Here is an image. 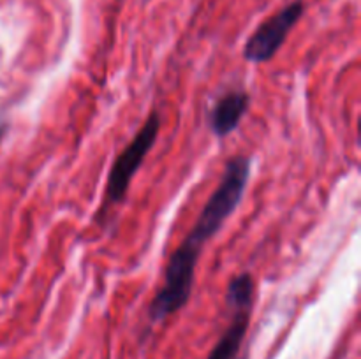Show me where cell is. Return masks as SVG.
Returning <instances> with one entry per match:
<instances>
[{
  "label": "cell",
  "mask_w": 361,
  "mask_h": 359,
  "mask_svg": "<svg viewBox=\"0 0 361 359\" xmlns=\"http://www.w3.org/2000/svg\"><path fill=\"white\" fill-rule=\"evenodd\" d=\"M159 130H161V115L157 111H152L147 116L143 125H141V129L134 134L130 143L115 158L111 169H109L104 199H102L101 210L97 213V222H101L113 208H116L120 203L126 201L127 190L133 183L134 175H136L147 155L154 148Z\"/></svg>",
  "instance_id": "2"
},
{
  "label": "cell",
  "mask_w": 361,
  "mask_h": 359,
  "mask_svg": "<svg viewBox=\"0 0 361 359\" xmlns=\"http://www.w3.org/2000/svg\"><path fill=\"white\" fill-rule=\"evenodd\" d=\"M256 284L250 273L233 277L226 291V305L231 312V320L207 359H245L242 355L243 340L250 326Z\"/></svg>",
  "instance_id": "3"
},
{
  "label": "cell",
  "mask_w": 361,
  "mask_h": 359,
  "mask_svg": "<svg viewBox=\"0 0 361 359\" xmlns=\"http://www.w3.org/2000/svg\"><path fill=\"white\" fill-rule=\"evenodd\" d=\"M250 106V95L245 90H231L222 95L212 108L208 123L210 130L217 137L224 139L236 127L240 125L243 116L247 115Z\"/></svg>",
  "instance_id": "5"
},
{
  "label": "cell",
  "mask_w": 361,
  "mask_h": 359,
  "mask_svg": "<svg viewBox=\"0 0 361 359\" xmlns=\"http://www.w3.org/2000/svg\"><path fill=\"white\" fill-rule=\"evenodd\" d=\"M250 178V157L235 155L226 162L217 189L212 192L187 238L171 253L162 285L148 306L152 322H164L183 308L192 296L197 260L210 241L240 206Z\"/></svg>",
  "instance_id": "1"
},
{
  "label": "cell",
  "mask_w": 361,
  "mask_h": 359,
  "mask_svg": "<svg viewBox=\"0 0 361 359\" xmlns=\"http://www.w3.org/2000/svg\"><path fill=\"white\" fill-rule=\"evenodd\" d=\"M9 130V122H7V118L4 115H0V143H2L4 136H6V132Z\"/></svg>",
  "instance_id": "6"
},
{
  "label": "cell",
  "mask_w": 361,
  "mask_h": 359,
  "mask_svg": "<svg viewBox=\"0 0 361 359\" xmlns=\"http://www.w3.org/2000/svg\"><path fill=\"white\" fill-rule=\"evenodd\" d=\"M303 4L300 0L288 4L279 13L264 20L247 39L243 46V58L250 63H267L281 51L289 32L303 16Z\"/></svg>",
  "instance_id": "4"
}]
</instances>
